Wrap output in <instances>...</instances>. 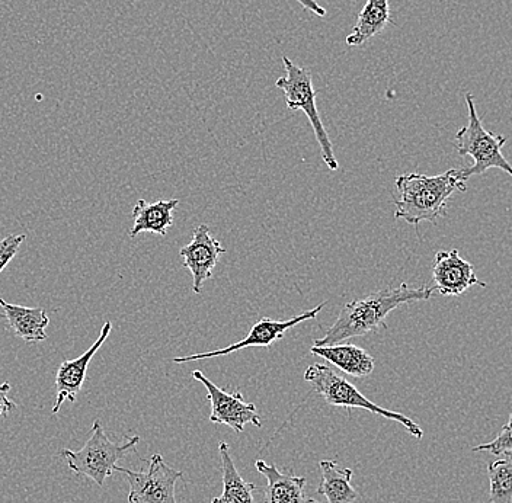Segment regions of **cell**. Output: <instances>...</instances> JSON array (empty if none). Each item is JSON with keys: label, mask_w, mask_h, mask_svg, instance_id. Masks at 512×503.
Wrapping results in <instances>:
<instances>
[{"label": "cell", "mask_w": 512, "mask_h": 503, "mask_svg": "<svg viewBox=\"0 0 512 503\" xmlns=\"http://www.w3.org/2000/svg\"><path fill=\"white\" fill-rule=\"evenodd\" d=\"M25 239H27L25 235H11L0 240V274H2L3 269L8 267L9 262L18 255L19 248H21Z\"/></svg>", "instance_id": "obj_22"}, {"label": "cell", "mask_w": 512, "mask_h": 503, "mask_svg": "<svg viewBox=\"0 0 512 503\" xmlns=\"http://www.w3.org/2000/svg\"><path fill=\"white\" fill-rule=\"evenodd\" d=\"M389 0H367L357 18L354 30L347 37V44L351 47L363 46L371 38L390 24Z\"/></svg>", "instance_id": "obj_19"}, {"label": "cell", "mask_w": 512, "mask_h": 503, "mask_svg": "<svg viewBox=\"0 0 512 503\" xmlns=\"http://www.w3.org/2000/svg\"><path fill=\"white\" fill-rule=\"evenodd\" d=\"M488 476L489 502L512 503V458L492 461Z\"/></svg>", "instance_id": "obj_20"}, {"label": "cell", "mask_w": 512, "mask_h": 503, "mask_svg": "<svg viewBox=\"0 0 512 503\" xmlns=\"http://www.w3.org/2000/svg\"><path fill=\"white\" fill-rule=\"evenodd\" d=\"M432 280L435 291L441 296H462L473 285L486 287V283L478 280L475 268L460 256L457 249L437 252L432 265Z\"/></svg>", "instance_id": "obj_11"}, {"label": "cell", "mask_w": 512, "mask_h": 503, "mask_svg": "<svg viewBox=\"0 0 512 503\" xmlns=\"http://www.w3.org/2000/svg\"><path fill=\"white\" fill-rule=\"evenodd\" d=\"M304 380L312 386L313 392L320 394L325 399L328 405L338 406V408L367 410L373 415L398 422L416 440L424 438V431H422L421 426L412 421L411 418L403 415V413L384 409L382 406L371 402L354 384L350 383L347 378L336 374L329 365H309L304 371Z\"/></svg>", "instance_id": "obj_3"}, {"label": "cell", "mask_w": 512, "mask_h": 503, "mask_svg": "<svg viewBox=\"0 0 512 503\" xmlns=\"http://www.w3.org/2000/svg\"><path fill=\"white\" fill-rule=\"evenodd\" d=\"M224 252L226 249L211 236L207 224L195 227L191 242L179 251L182 265L191 272L192 291L195 294H201L204 283L213 277L214 268Z\"/></svg>", "instance_id": "obj_10"}, {"label": "cell", "mask_w": 512, "mask_h": 503, "mask_svg": "<svg viewBox=\"0 0 512 503\" xmlns=\"http://www.w3.org/2000/svg\"><path fill=\"white\" fill-rule=\"evenodd\" d=\"M9 328L22 341L27 344H37L47 339V328L50 325V317L43 307H25L18 304H9L0 300Z\"/></svg>", "instance_id": "obj_14"}, {"label": "cell", "mask_w": 512, "mask_h": 503, "mask_svg": "<svg viewBox=\"0 0 512 503\" xmlns=\"http://www.w3.org/2000/svg\"><path fill=\"white\" fill-rule=\"evenodd\" d=\"M112 331V323L107 322L102 326L101 335L96 339L94 345L80 355L76 360H66L60 364L56 376V403L53 406V415H57L62 409L63 403L69 400L70 403L76 402V397L83 384H85L86 376H88V367L91 361L94 360L96 352L99 351L102 345L107 341L108 336Z\"/></svg>", "instance_id": "obj_12"}, {"label": "cell", "mask_w": 512, "mask_h": 503, "mask_svg": "<svg viewBox=\"0 0 512 503\" xmlns=\"http://www.w3.org/2000/svg\"><path fill=\"white\" fill-rule=\"evenodd\" d=\"M297 2H299L303 8L309 9V11L313 12L315 15L322 16V18L323 16H326L325 9H323L318 2H315V0H297Z\"/></svg>", "instance_id": "obj_24"}, {"label": "cell", "mask_w": 512, "mask_h": 503, "mask_svg": "<svg viewBox=\"0 0 512 503\" xmlns=\"http://www.w3.org/2000/svg\"><path fill=\"white\" fill-rule=\"evenodd\" d=\"M114 472L126 474L130 483L128 503H178L175 486L184 473L172 469L160 454L150 458L147 472H133L120 466H115Z\"/></svg>", "instance_id": "obj_7"}, {"label": "cell", "mask_w": 512, "mask_h": 503, "mask_svg": "<svg viewBox=\"0 0 512 503\" xmlns=\"http://www.w3.org/2000/svg\"><path fill=\"white\" fill-rule=\"evenodd\" d=\"M475 453L479 451H488V453L495 454V456H502V454L512 453V415L508 424L502 426L501 432L496 435L494 441L488 444H480L478 447L473 448Z\"/></svg>", "instance_id": "obj_21"}, {"label": "cell", "mask_w": 512, "mask_h": 503, "mask_svg": "<svg viewBox=\"0 0 512 503\" xmlns=\"http://www.w3.org/2000/svg\"><path fill=\"white\" fill-rule=\"evenodd\" d=\"M399 198L395 201V217L418 227L421 221L437 224L447 216L448 200L456 191H466V182L457 176L456 169L437 176L406 173L396 178Z\"/></svg>", "instance_id": "obj_2"}, {"label": "cell", "mask_w": 512, "mask_h": 503, "mask_svg": "<svg viewBox=\"0 0 512 503\" xmlns=\"http://www.w3.org/2000/svg\"><path fill=\"white\" fill-rule=\"evenodd\" d=\"M219 453L222 460L223 493L211 503H255L254 492L258 486L242 479L226 442H220Z\"/></svg>", "instance_id": "obj_18"}, {"label": "cell", "mask_w": 512, "mask_h": 503, "mask_svg": "<svg viewBox=\"0 0 512 503\" xmlns=\"http://www.w3.org/2000/svg\"><path fill=\"white\" fill-rule=\"evenodd\" d=\"M284 67H286V76L280 78L275 83L278 89L286 95L287 107L291 111H303L309 118L310 126L315 131L316 140L322 152V159L329 171H338L339 163L336 160L334 144L329 139L328 131L323 126L318 107H316V92L313 86L312 73L304 67L297 66L291 62L288 57H283Z\"/></svg>", "instance_id": "obj_6"}, {"label": "cell", "mask_w": 512, "mask_h": 503, "mask_svg": "<svg viewBox=\"0 0 512 503\" xmlns=\"http://www.w3.org/2000/svg\"><path fill=\"white\" fill-rule=\"evenodd\" d=\"M467 110H469V123L460 128L456 134V149L460 156L473 158L470 168L456 169L457 176L462 181H469L472 176L483 175L489 169L495 168L507 172L512 178V166L502 153V147L507 144L505 136H496L485 130L482 121L476 112L475 98L466 94Z\"/></svg>", "instance_id": "obj_4"}, {"label": "cell", "mask_w": 512, "mask_h": 503, "mask_svg": "<svg viewBox=\"0 0 512 503\" xmlns=\"http://www.w3.org/2000/svg\"><path fill=\"white\" fill-rule=\"evenodd\" d=\"M192 377L207 389L208 402L211 405V424L229 426L238 434L245 431V426L249 424L261 428L262 422L256 406L246 402L239 390L235 393L224 392L201 371H192Z\"/></svg>", "instance_id": "obj_9"}, {"label": "cell", "mask_w": 512, "mask_h": 503, "mask_svg": "<svg viewBox=\"0 0 512 503\" xmlns=\"http://www.w3.org/2000/svg\"><path fill=\"white\" fill-rule=\"evenodd\" d=\"M310 354L323 358L329 364L339 368L342 373L355 378L371 376L376 368V361L367 351L351 344L313 345L310 348Z\"/></svg>", "instance_id": "obj_15"}, {"label": "cell", "mask_w": 512, "mask_h": 503, "mask_svg": "<svg viewBox=\"0 0 512 503\" xmlns=\"http://www.w3.org/2000/svg\"><path fill=\"white\" fill-rule=\"evenodd\" d=\"M255 467L267 479V503H319L315 499L307 498L304 493L306 477L281 472L275 464H267L262 460L256 461Z\"/></svg>", "instance_id": "obj_13"}, {"label": "cell", "mask_w": 512, "mask_h": 503, "mask_svg": "<svg viewBox=\"0 0 512 503\" xmlns=\"http://www.w3.org/2000/svg\"><path fill=\"white\" fill-rule=\"evenodd\" d=\"M140 437L126 438L124 442H112L105 435L101 422L95 421L91 438L78 451L62 450L67 466L76 476H86L96 485L104 486L105 479L114 473L115 466L121 458L134 451Z\"/></svg>", "instance_id": "obj_5"}, {"label": "cell", "mask_w": 512, "mask_h": 503, "mask_svg": "<svg viewBox=\"0 0 512 503\" xmlns=\"http://www.w3.org/2000/svg\"><path fill=\"white\" fill-rule=\"evenodd\" d=\"M325 306L326 303L319 304L315 309L309 310V312L302 313V315L288 320H274L270 319V317H262L261 320H258V322L252 326L248 336L243 338L242 341L236 342V344L227 345L226 348L216 349V351L188 355V357L174 358L172 362H175V364H185V362L224 357V355H230L233 354V352L240 351V349L251 348V346H264V348H268V346L275 344V342L281 341L290 329L302 325V323L307 322V320L315 319V317L322 312V309Z\"/></svg>", "instance_id": "obj_8"}, {"label": "cell", "mask_w": 512, "mask_h": 503, "mask_svg": "<svg viewBox=\"0 0 512 503\" xmlns=\"http://www.w3.org/2000/svg\"><path fill=\"white\" fill-rule=\"evenodd\" d=\"M179 200H160L147 203L139 200L133 208L134 224L130 237L134 239L140 233H155L166 236L174 226V211L178 208Z\"/></svg>", "instance_id": "obj_16"}, {"label": "cell", "mask_w": 512, "mask_h": 503, "mask_svg": "<svg viewBox=\"0 0 512 503\" xmlns=\"http://www.w3.org/2000/svg\"><path fill=\"white\" fill-rule=\"evenodd\" d=\"M435 293L434 287H409L400 284L399 287L383 288L370 296L347 303L339 313L334 325L326 331L325 336L316 339L315 346L342 344L352 338L386 331V319L393 310L403 304L415 301H428Z\"/></svg>", "instance_id": "obj_1"}, {"label": "cell", "mask_w": 512, "mask_h": 503, "mask_svg": "<svg viewBox=\"0 0 512 503\" xmlns=\"http://www.w3.org/2000/svg\"><path fill=\"white\" fill-rule=\"evenodd\" d=\"M322 480L316 493L325 496L326 503H354L358 492L351 486L354 472L351 469H341L334 460H322L319 463Z\"/></svg>", "instance_id": "obj_17"}, {"label": "cell", "mask_w": 512, "mask_h": 503, "mask_svg": "<svg viewBox=\"0 0 512 503\" xmlns=\"http://www.w3.org/2000/svg\"><path fill=\"white\" fill-rule=\"evenodd\" d=\"M11 389V384H9L8 381L0 384V418L9 415V413L14 412L16 409V403L8 397V393L11 392Z\"/></svg>", "instance_id": "obj_23"}]
</instances>
